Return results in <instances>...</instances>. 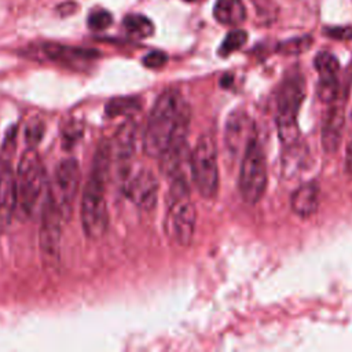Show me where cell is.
Returning <instances> with one entry per match:
<instances>
[{"label":"cell","instance_id":"obj_1","mask_svg":"<svg viewBox=\"0 0 352 352\" xmlns=\"http://www.w3.org/2000/svg\"><path fill=\"white\" fill-rule=\"evenodd\" d=\"M190 121L191 110L182 94L176 89L164 91L147 118L143 133L146 155L160 158L172 143L187 140Z\"/></svg>","mask_w":352,"mask_h":352},{"label":"cell","instance_id":"obj_28","mask_svg":"<svg viewBox=\"0 0 352 352\" xmlns=\"http://www.w3.org/2000/svg\"><path fill=\"white\" fill-rule=\"evenodd\" d=\"M323 33L334 40H352V26H327Z\"/></svg>","mask_w":352,"mask_h":352},{"label":"cell","instance_id":"obj_5","mask_svg":"<svg viewBox=\"0 0 352 352\" xmlns=\"http://www.w3.org/2000/svg\"><path fill=\"white\" fill-rule=\"evenodd\" d=\"M304 99V80L300 73L289 74L276 94L275 121L278 135L285 147L298 143L300 132L297 116Z\"/></svg>","mask_w":352,"mask_h":352},{"label":"cell","instance_id":"obj_15","mask_svg":"<svg viewBox=\"0 0 352 352\" xmlns=\"http://www.w3.org/2000/svg\"><path fill=\"white\" fill-rule=\"evenodd\" d=\"M290 206L293 213L301 219L315 214L319 206V186L315 182L300 186L290 197Z\"/></svg>","mask_w":352,"mask_h":352},{"label":"cell","instance_id":"obj_9","mask_svg":"<svg viewBox=\"0 0 352 352\" xmlns=\"http://www.w3.org/2000/svg\"><path fill=\"white\" fill-rule=\"evenodd\" d=\"M62 216L56 206L51 201L50 195L40 213V231H38V246L41 260L48 271H54L59 267L60 261V223Z\"/></svg>","mask_w":352,"mask_h":352},{"label":"cell","instance_id":"obj_10","mask_svg":"<svg viewBox=\"0 0 352 352\" xmlns=\"http://www.w3.org/2000/svg\"><path fill=\"white\" fill-rule=\"evenodd\" d=\"M253 139H256V125L250 116L245 110L230 113L224 126V144L228 154L243 155Z\"/></svg>","mask_w":352,"mask_h":352},{"label":"cell","instance_id":"obj_13","mask_svg":"<svg viewBox=\"0 0 352 352\" xmlns=\"http://www.w3.org/2000/svg\"><path fill=\"white\" fill-rule=\"evenodd\" d=\"M16 209V175L14 173L10 153L0 155V226H6Z\"/></svg>","mask_w":352,"mask_h":352},{"label":"cell","instance_id":"obj_17","mask_svg":"<svg viewBox=\"0 0 352 352\" xmlns=\"http://www.w3.org/2000/svg\"><path fill=\"white\" fill-rule=\"evenodd\" d=\"M136 126L133 122H125L117 132L114 143H116V155L120 161L128 162L135 151V140H136Z\"/></svg>","mask_w":352,"mask_h":352},{"label":"cell","instance_id":"obj_20","mask_svg":"<svg viewBox=\"0 0 352 352\" xmlns=\"http://www.w3.org/2000/svg\"><path fill=\"white\" fill-rule=\"evenodd\" d=\"M140 100L138 98H113L106 104V113L110 117H117L122 114H129L139 111Z\"/></svg>","mask_w":352,"mask_h":352},{"label":"cell","instance_id":"obj_6","mask_svg":"<svg viewBox=\"0 0 352 352\" xmlns=\"http://www.w3.org/2000/svg\"><path fill=\"white\" fill-rule=\"evenodd\" d=\"M190 170L201 197L213 199L219 191L217 146L213 135L202 133L198 138L191 151Z\"/></svg>","mask_w":352,"mask_h":352},{"label":"cell","instance_id":"obj_31","mask_svg":"<svg viewBox=\"0 0 352 352\" xmlns=\"http://www.w3.org/2000/svg\"><path fill=\"white\" fill-rule=\"evenodd\" d=\"M351 117H352V114H351Z\"/></svg>","mask_w":352,"mask_h":352},{"label":"cell","instance_id":"obj_23","mask_svg":"<svg viewBox=\"0 0 352 352\" xmlns=\"http://www.w3.org/2000/svg\"><path fill=\"white\" fill-rule=\"evenodd\" d=\"M311 44H312L311 36L294 37V38L279 43L278 52L285 54V55H298V54L305 52L311 47Z\"/></svg>","mask_w":352,"mask_h":352},{"label":"cell","instance_id":"obj_19","mask_svg":"<svg viewBox=\"0 0 352 352\" xmlns=\"http://www.w3.org/2000/svg\"><path fill=\"white\" fill-rule=\"evenodd\" d=\"M315 70L318 72L319 77H337L340 72L338 59L330 52H319L314 59Z\"/></svg>","mask_w":352,"mask_h":352},{"label":"cell","instance_id":"obj_2","mask_svg":"<svg viewBox=\"0 0 352 352\" xmlns=\"http://www.w3.org/2000/svg\"><path fill=\"white\" fill-rule=\"evenodd\" d=\"M111 147L102 142L98 147L89 177L81 199V226L89 239H100L109 228V210L106 202V176L110 166Z\"/></svg>","mask_w":352,"mask_h":352},{"label":"cell","instance_id":"obj_11","mask_svg":"<svg viewBox=\"0 0 352 352\" xmlns=\"http://www.w3.org/2000/svg\"><path fill=\"white\" fill-rule=\"evenodd\" d=\"M158 179L148 169H139L125 180L126 198L142 210H151L158 199Z\"/></svg>","mask_w":352,"mask_h":352},{"label":"cell","instance_id":"obj_21","mask_svg":"<svg viewBox=\"0 0 352 352\" xmlns=\"http://www.w3.org/2000/svg\"><path fill=\"white\" fill-rule=\"evenodd\" d=\"M248 41V33L242 29H232L231 32L227 33L224 37L223 43L220 44L219 48V55L221 56H228L230 54L238 51L245 43Z\"/></svg>","mask_w":352,"mask_h":352},{"label":"cell","instance_id":"obj_12","mask_svg":"<svg viewBox=\"0 0 352 352\" xmlns=\"http://www.w3.org/2000/svg\"><path fill=\"white\" fill-rule=\"evenodd\" d=\"M30 54L36 58H43L51 62L59 63H74V62H85L96 58L99 55L98 51L91 48H80L70 47L58 43H41L36 47L30 48Z\"/></svg>","mask_w":352,"mask_h":352},{"label":"cell","instance_id":"obj_24","mask_svg":"<svg viewBox=\"0 0 352 352\" xmlns=\"http://www.w3.org/2000/svg\"><path fill=\"white\" fill-rule=\"evenodd\" d=\"M113 23V15L104 8H95L88 14L87 25L91 30L100 32Z\"/></svg>","mask_w":352,"mask_h":352},{"label":"cell","instance_id":"obj_14","mask_svg":"<svg viewBox=\"0 0 352 352\" xmlns=\"http://www.w3.org/2000/svg\"><path fill=\"white\" fill-rule=\"evenodd\" d=\"M345 122L344 106L337 100L330 103L329 110L326 111L322 122L320 142L322 147L327 154H334L341 143L342 129Z\"/></svg>","mask_w":352,"mask_h":352},{"label":"cell","instance_id":"obj_18","mask_svg":"<svg viewBox=\"0 0 352 352\" xmlns=\"http://www.w3.org/2000/svg\"><path fill=\"white\" fill-rule=\"evenodd\" d=\"M124 30L135 38H147L154 33V23L142 14H129L122 19Z\"/></svg>","mask_w":352,"mask_h":352},{"label":"cell","instance_id":"obj_29","mask_svg":"<svg viewBox=\"0 0 352 352\" xmlns=\"http://www.w3.org/2000/svg\"><path fill=\"white\" fill-rule=\"evenodd\" d=\"M345 172L352 176V140L346 144L345 150Z\"/></svg>","mask_w":352,"mask_h":352},{"label":"cell","instance_id":"obj_26","mask_svg":"<svg viewBox=\"0 0 352 352\" xmlns=\"http://www.w3.org/2000/svg\"><path fill=\"white\" fill-rule=\"evenodd\" d=\"M82 135V126L77 122V121H73L70 122L62 132V140L65 143V146H73Z\"/></svg>","mask_w":352,"mask_h":352},{"label":"cell","instance_id":"obj_25","mask_svg":"<svg viewBox=\"0 0 352 352\" xmlns=\"http://www.w3.org/2000/svg\"><path fill=\"white\" fill-rule=\"evenodd\" d=\"M44 122L41 120H33L30 121L25 128V142L28 147L36 148L37 143H40L43 135H44Z\"/></svg>","mask_w":352,"mask_h":352},{"label":"cell","instance_id":"obj_27","mask_svg":"<svg viewBox=\"0 0 352 352\" xmlns=\"http://www.w3.org/2000/svg\"><path fill=\"white\" fill-rule=\"evenodd\" d=\"M166 62H168V55L164 51H160V50L150 51L148 54H146L143 56V65L146 67H150V69L162 67Z\"/></svg>","mask_w":352,"mask_h":352},{"label":"cell","instance_id":"obj_8","mask_svg":"<svg viewBox=\"0 0 352 352\" xmlns=\"http://www.w3.org/2000/svg\"><path fill=\"white\" fill-rule=\"evenodd\" d=\"M80 180L81 173L77 160L66 158L56 165L50 183V198L63 220H67L73 212V204L78 192Z\"/></svg>","mask_w":352,"mask_h":352},{"label":"cell","instance_id":"obj_7","mask_svg":"<svg viewBox=\"0 0 352 352\" xmlns=\"http://www.w3.org/2000/svg\"><path fill=\"white\" fill-rule=\"evenodd\" d=\"M238 186L242 199L249 205L257 204L265 192L267 164L257 138L250 142L242 155Z\"/></svg>","mask_w":352,"mask_h":352},{"label":"cell","instance_id":"obj_3","mask_svg":"<svg viewBox=\"0 0 352 352\" xmlns=\"http://www.w3.org/2000/svg\"><path fill=\"white\" fill-rule=\"evenodd\" d=\"M16 209L21 217L32 219L41 213L50 195V182L36 148L28 147L16 169Z\"/></svg>","mask_w":352,"mask_h":352},{"label":"cell","instance_id":"obj_16","mask_svg":"<svg viewBox=\"0 0 352 352\" xmlns=\"http://www.w3.org/2000/svg\"><path fill=\"white\" fill-rule=\"evenodd\" d=\"M213 18L226 26H239L246 19V7L242 0H216Z\"/></svg>","mask_w":352,"mask_h":352},{"label":"cell","instance_id":"obj_4","mask_svg":"<svg viewBox=\"0 0 352 352\" xmlns=\"http://www.w3.org/2000/svg\"><path fill=\"white\" fill-rule=\"evenodd\" d=\"M195 224L197 210L191 201L187 179L186 176H177L172 179L168 195V235L179 246H188L194 238Z\"/></svg>","mask_w":352,"mask_h":352},{"label":"cell","instance_id":"obj_22","mask_svg":"<svg viewBox=\"0 0 352 352\" xmlns=\"http://www.w3.org/2000/svg\"><path fill=\"white\" fill-rule=\"evenodd\" d=\"M338 92H340V84L337 77H319L316 94L322 102L331 103L337 100Z\"/></svg>","mask_w":352,"mask_h":352},{"label":"cell","instance_id":"obj_30","mask_svg":"<svg viewBox=\"0 0 352 352\" xmlns=\"http://www.w3.org/2000/svg\"><path fill=\"white\" fill-rule=\"evenodd\" d=\"M184 1H190L191 3V1H198V0H184Z\"/></svg>","mask_w":352,"mask_h":352}]
</instances>
